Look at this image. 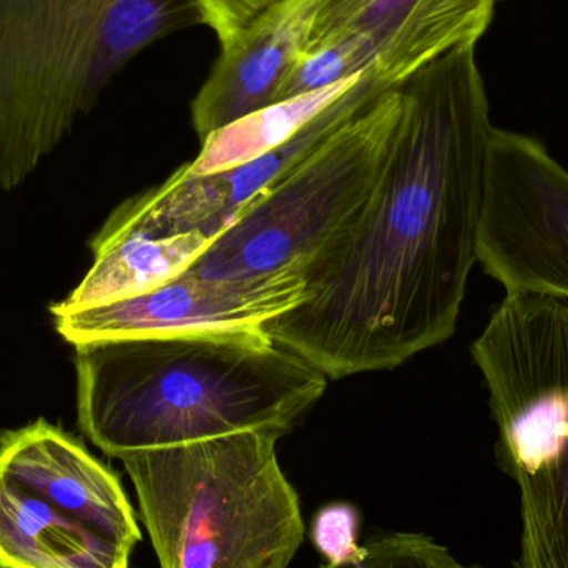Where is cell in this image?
<instances>
[{
	"label": "cell",
	"mask_w": 568,
	"mask_h": 568,
	"mask_svg": "<svg viewBox=\"0 0 568 568\" xmlns=\"http://www.w3.org/2000/svg\"><path fill=\"white\" fill-rule=\"evenodd\" d=\"M397 89L399 120L366 209L307 266L303 303L265 326L327 379L394 369L453 337L477 263L496 126L476 45Z\"/></svg>",
	"instance_id": "6da1fadb"
},
{
	"label": "cell",
	"mask_w": 568,
	"mask_h": 568,
	"mask_svg": "<svg viewBox=\"0 0 568 568\" xmlns=\"http://www.w3.org/2000/svg\"><path fill=\"white\" fill-rule=\"evenodd\" d=\"M83 434L109 456L268 430L323 397L327 377L265 329L75 346Z\"/></svg>",
	"instance_id": "7a4b0ae2"
},
{
	"label": "cell",
	"mask_w": 568,
	"mask_h": 568,
	"mask_svg": "<svg viewBox=\"0 0 568 568\" xmlns=\"http://www.w3.org/2000/svg\"><path fill=\"white\" fill-rule=\"evenodd\" d=\"M203 23L193 0H0V189H16L105 87Z\"/></svg>",
	"instance_id": "3957f363"
},
{
	"label": "cell",
	"mask_w": 568,
	"mask_h": 568,
	"mask_svg": "<svg viewBox=\"0 0 568 568\" xmlns=\"http://www.w3.org/2000/svg\"><path fill=\"white\" fill-rule=\"evenodd\" d=\"M280 434L246 430L122 463L160 568H286L304 539Z\"/></svg>",
	"instance_id": "277c9868"
},
{
	"label": "cell",
	"mask_w": 568,
	"mask_h": 568,
	"mask_svg": "<svg viewBox=\"0 0 568 568\" xmlns=\"http://www.w3.org/2000/svg\"><path fill=\"white\" fill-rule=\"evenodd\" d=\"M500 467L520 494L514 568H568V303L510 296L474 341Z\"/></svg>",
	"instance_id": "5b68a950"
},
{
	"label": "cell",
	"mask_w": 568,
	"mask_h": 568,
	"mask_svg": "<svg viewBox=\"0 0 568 568\" xmlns=\"http://www.w3.org/2000/svg\"><path fill=\"white\" fill-rule=\"evenodd\" d=\"M399 115V89L381 93L300 169L246 206L189 273L206 280L304 275L366 209Z\"/></svg>",
	"instance_id": "8992f818"
},
{
	"label": "cell",
	"mask_w": 568,
	"mask_h": 568,
	"mask_svg": "<svg viewBox=\"0 0 568 568\" xmlns=\"http://www.w3.org/2000/svg\"><path fill=\"white\" fill-rule=\"evenodd\" d=\"M477 263L510 296L568 303V172L532 136L494 129Z\"/></svg>",
	"instance_id": "52a82bcc"
},
{
	"label": "cell",
	"mask_w": 568,
	"mask_h": 568,
	"mask_svg": "<svg viewBox=\"0 0 568 568\" xmlns=\"http://www.w3.org/2000/svg\"><path fill=\"white\" fill-rule=\"evenodd\" d=\"M384 92L387 90L364 73L341 99L278 149L212 175H192L182 166L162 185L123 203L95 240H159L185 233H202L215 240L240 219L246 206L286 180Z\"/></svg>",
	"instance_id": "ba28073f"
},
{
	"label": "cell",
	"mask_w": 568,
	"mask_h": 568,
	"mask_svg": "<svg viewBox=\"0 0 568 568\" xmlns=\"http://www.w3.org/2000/svg\"><path fill=\"white\" fill-rule=\"evenodd\" d=\"M306 278L278 272L246 280H206L183 273L150 293L102 306L52 307L57 333L73 346L99 341L242 333L265 329L270 321L300 306Z\"/></svg>",
	"instance_id": "9c48e42d"
},
{
	"label": "cell",
	"mask_w": 568,
	"mask_h": 568,
	"mask_svg": "<svg viewBox=\"0 0 568 568\" xmlns=\"http://www.w3.org/2000/svg\"><path fill=\"white\" fill-rule=\"evenodd\" d=\"M499 0H321L304 47L349 43L390 90L459 47L476 45ZM303 47V49H304Z\"/></svg>",
	"instance_id": "30bf717a"
},
{
	"label": "cell",
	"mask_w": 568,
	"mask_h": 568,
	"mask_svg": "<svg viewBox=\"0 0 568 568\" xmlns=\"http://www.w3.org/2000/svg\"><path fill=\"white\" fill-rule=\"evenodd\" d=\"M0 477L125 549L142 540L119 476L47 420L0 436Z\"/></svg>",
	"instance_id": "8fae6325"
},
{
	"label": "cell",
	"mask_w": 568,
	"mask_h": 568,
	"mask_svg": "<svg viewBox=\"0 0 568 568\" xmlns=\"http://www.w3.org/2000/svg\"><path fill=\"white\" fill-rule=\"evenodd\" d=\"M321 0H284L230 45L222 47L192 102L200 142L278 100L291 63L303 50Z\"/></svg>",
	"instance_id": "7c38bea8"
},
{
	"label": "cell",
	"mask_w": 568,
	"mask_h": 568,
	"mask_svg": "<svg viewBox=\"0 0 568 568\" xmlns=\"http://www.w3.org/2000/svg\"><path fill=\"white\" fill-rule=\"evenodd\" d=\"M130 554L0 477V568H129Z\"/></svg>",
	"instance_id": "4fadbf2b"
},
{
	"label": "cell",
	"mask_w": 568,
	"mask_h": 568,
	"mask_svg": "<svg viewBox=\"0 0 568 568\" xmlns=\"http://www.w3.org/2000/svg\"><path fill=\"white\" fill-rule=\"evenodd\" d=\"M213 240L202 233L170 239L93 240V263L85 278L60 306H102L150 293L189 272Z\"/></svg>",
	"instance_id": "5bb4252c"
},
{
	"label": "cell",
	"mask_w": 568,
	"mask_h": 568,
	"mask_svg": "<svg viewBox=\"0 0 568 568\" xmlns=\"http://www.w3.org/2000/svg\"><path fill=\"white\" fill-rule=\"evenodd\" d=\"M364 75V73H363ZM344 80L327 89L282 100L216 130L202 142V150L183 169L192 175H212L253 162L293 139L327 106L333 105L357 80Z\"/></svg>",
	"instance_id": "9a60e30c"
},
{
	"label": "cell",
	"mask_w": 568,
	"mask_h": 568,
	"mask_svg": "<svg viewBox=\"0 0 568 568\" xmlns=\"http://www.w3.org/2000/svg\"><path fill=\"white\" fill-rule=\"evenodd\" d=\"M364 549L359 562L341 567L326 562L320 568H483L464 566L424 534H390L371 540Z\"/></svg>",
	"instance_id": "2e32d148"
},
{
	"label": "cell",
	"mask_w": 568,
	"mask_h": 568,
	"mask_svg": "<svg viewBox=\"0 0 568 568\" xmlns=\"http://www.w3.org/2000/svg\"><path fill=\"white\" fill-rule=\"evenodd\" d=\"M311 537L327 564L334 567L359 562L366 550L357 546V514L347 504H333L321 509Z\"/></svg>",
	"instance_id": "e0dca14e"
},
{
	"label": "cell",
	"mask_w": 568,
	"mask_h": 568,
	"mask_svg": "<svg viewBox=\"0 0 568 568\" xmlns=\"http://www.w3.org/2000/svg\"><path fill=\"white\" fill-rule=\"evenodd\" d=\"M203 23L212 27L220 45L226 47L255 26L263 16L284 0H193Z\"/></svg>",
	"instance_id": "ac0fdd59"
}]
</instances>
